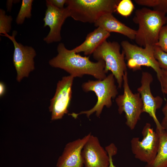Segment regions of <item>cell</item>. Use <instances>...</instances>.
Instances as JSON below:
<instances>
[{
	"label": "cell",
	"instance_id": "7a4b0ae2",
	"mask_svg": "<svg viewBox=\"0 0 167 167\" xmlns=\"http://www.w3.org/2000/svg\"><path fill=\"white\" fill-rule=\"evenodd\" d=\"M138 25L135 40L140 46L155 45L157 42L160 31L166 24L165 13L143 7L137 10L133 19Z\"/></svg>",
	"mask_w": 167,
	"mask_h": 167
},
{
	"label": "cell",
	"instance_id": "5bb4252c",
	"mask_svg": "<svg viewBox=\"0 0 167 167\" xmlns=\"http://www.w3.org/2000/svg\"><path fill=\"white\" fill-rule=\"evenodd\" d=\"M91 134L90 133L81 138L67 143L58 158L56 167H83L81 152Z\"/></svg>",
	"mask_w": 167,
	"mask_h": 167
},
{
	"label": "cell",
	"instance_id": "ffe728a7",
	"mask_svg": "<svg viewBox=\"0 0 167 167\" xmlns=\"http://www.w3.org/2000/svg\"><path fill=\"white\" fill-rule=\"evenodd\" d=\"M12 18L11 16L6 14L5 11L0 9V34L3 36L8 34L11 28Z\"/></svg>",
	"mask_w": 167,
	"mask_h": 167
},
{
	"label": "cell",
	"instance_id": "ac0fdd59",
	"mask_svg": "<svg viewBox=\"0 0 167 167\" xmlns=\"http://www.w3.org/2000/svg\"><path fill=\"white\" fill-rule=\"evenodd\" d=\"M33 1V0L22 1L21 7L15 20L17 24H21L24 23L26 18H31Z\"/></svg>",
	"mask_w": 167,
	"mask_h": 167
},
{
	"label": "cell",
	"instance_id": "9c48e42d",
	"mask_svg": "<svg viewBox=\"0 0 167 167\" xmlns=\"http://www.w3.org/2000/svg\"><path fill=\"white\" fill-rule=\"evenodd\" d=\"M17 34V31H14L11 36L6 34L2 36L8 38L13 44V63L17 73L16 80L19 82L24 78L28 77L34 70V59L36 52L32 47L18 42L15 38Z\"/></svg>",
	"mask_w": 167,
	"mask_h": 167
},
{
	"label": "cell",
	"instance_id": "7402d4cb",
	"mask_svg": "<svg viewBox=\"0 0 167 167\" xmlns=\"http://www.w3.org/2000/svg\"><path fill=\"white\" fill-rule=\"evenodd\" d=\"M154 55L161 69L167 71V53L162 51L158 46H154Z\"/></svg>",
	"mask_w": 167,
	"mask_h": 167
},
{
	"label": "cell",
	"instance_id": "484cf974",
	"mask_svg": "<svg viewBox=\"0 0 167 167\" xmlns=\"http://www.w3.org/2000/svg\"><path fill=\"white\" fill-rule=\"evenodd\" d=\"M50 2L56 7L62 9L64 8V5L66 4L67 0H49Z\"/></svg>",
	"mask_w": 167,
	"mask_h": 167
},
{
	"label": "cell",
	"instance_id": "277c9868",
	"mask_svg": "<svg viewBox=\"0 0 167 167\" xmlns=\"http://www.w3.org/2000/svg\"><path fill=\"white\" fill-rule=\"evenodd\" d=\"M82 87L85 92H94L97 97V100L95 106L89 110L82 111L77 113H73L69 114L75 119L82 114H86L89 118L95 112L96 116L99 117L104 107L109 108L112 105V99L115 98L118 94L117 88L115 84V78L112 73L102 80H88L84 83Z\"/></svg>",
	"mask_w": 167,
	"mask_h": 167
},
{
	"label": "cell",
	"instance_id": "30bf717a",
	"mask_svg": "<svg viewBox=\"0 0 167 167\" xmlns=\"http://www.w3.org/2000/svg\"><path fill=\"white\" fill-rule=\"evenodd\" d=\"M74 79L70 75L63 77L58 81L55 95L50 100L49 107L51 113V120L61 119L68 113L71 99Z\"/></svg>",
	"mask_w": 167,
	"mask_h": 167
},
{
	"label": "cell",
	"instance_id": "4fadbf2b",
	"mask_svg": "<svg viewBox=\"0 0 167 167\" xmlns=\"http://www.w3.org/2000/svg\"><path fill=\"white\" fill-rule=\"evenodd\" d=\"M84 167H108L109 158L98 138L91 135L81 152Z\"/></svg>",
	"mask_w": 167,
	"mask_h": 167
},
{
	"label": "cell",
	"instance_id": "5b68a950",
	"mask_svg": "<svg viewBox=\"0 0 167 167\" xmlns=\"http://www.w3.org/2000/svg\"><path fill=\"white\" fill-rule=\"evenodd\" d=\"M120 45L117 42H103L93 53V57L97 61L102 60L105 63V71H110L116 80L118 87L121 88L123 76L127 71V65L124 52H120Z\"/></svg>",
	"mask_w": 167,
	"mask_h": 167
},
{
	"label": "cell",
	"instance_id": "52a82bcc",
	"mask_svg": "<svg viewBox=\"0 0 167 167\" xmlns=\"http://www.w3.org/2000/svg\"><path fill=\"white\" fill-rule=\"evenodd\" d=\"M123 93L115 99L119 114L125 113L126 124L131 129L135 127L143 113V103L140 94L134 93L131 89L128 83L127 71L123 76Z\"/></svg>",
	"mask_w": 167,
	"mask_h": 167
},
{
	"label": "cell",
	"instance_id": "3957f363",
	"mask_svg": "<svg viewBox=\"0 0 167 167\" xmlns=\"http://www.w3.org/2000/svg\"><path fill=\"white\" fill-rule=\"evenodd\" d=\"M120 0H67L70 17L84 23H94L102 15L116 11Z\"/></svg>",
	"mask_w": 167,
	"mask_h": 167
},
{
	"label": "cell",
	"instance_id": "7c38bea8",
	"mask_svg": "<svg viewBox=\"0 0 167 167\" xmlns=\"http://www.w3.org/2000/svg\"><path fill=\"white\" fill-rule=\"evenodd\" d=\"M46 5L47 9L43 19L44 27H49L50 31L43 40L48 44L60 41L62 27L66 19L70 17L68 11L66 7L62 9L56 7L49 0L46 1Z\"/></svg>",
	"mask_w": 167,
	"mask_h": 167
},
{
	"label": "cell",
	"instance_id": "e0dca14e",
	"mask_svg": "<svg viewBox=\"0 0 167 167\" xmlns=\"http://www.w3.org/2000/svg\"><path fill=\"white\" fill-rule=\"evenodd\" d=\"M159 139L158 148L156 156L145 167H167V132L163 129L156 131Z\"/></svg>",
	"mask_w": 167,
	"mask_h": 167
},
{
	"label": "cell",
	"instance_id": "4316f807",
	"mask_svg": "<svg viewBox=\"0 0 167 167\" xmlns=\"http://www.w3.org/2000/svg\"><path fill=\"white\" fill-rule=\"evenodd\" d=\"M19 1L7 0L6 3V7L8 11H10L11 9L13 3L15 2H19Z\"/></svg>",
	"mask_w": 167,
	"mask_h": 167
},
{
	"label": "cell",
	"instance_id": "44dd1931",
	"mask_svg": "<svg viewBox=\"0 0 167 167\" xmlns=\"http://www.w3.org/2000/svg\"><path fill=\"white\" fill-rule=\"evenodd\" d=\"M134 9V6L131 0H122L118 4L116 11L121 15L124 16H129Z\"/></svg>",
	"mask_w": 167,
	"mask_h": 167
},
{
	"label": "cell",
	"instance_id": "8fae6325",
	"mask_svg": "<svg viewBox=\"0 0 167 167\" xmlns=\"http://www.w3.org/2000/svg\"><path fill=\"white\" fill-rule=\"evenodd\" d=\"M153 80V77L147 72L142 73L141 86L137 90L140 95L143 103V112L148 113L152 118L156 126V129H163L156 116V110L161 107L163 99L159 96L154 97L151 91L150 85Z\"/></svg>",
	"mask_w": 167,
	"mask_h": 167
},
{
	"label": "cell",
	"instance_id": "d6986e66",
	"mask_svg": "<svg viewBox=\"0 0 167 167\" xmlns=\"http://www.w3.org/2000/svg\"><path fill=\"white\" fill-rule=\"evenodd\" d=\"M137 4L151 7L154 10L167 13V0H135Z\"/></svg>",
	"mask_w": 167,
	"mask_h": 167
},
{
	"label": "cell",
	"instance_id": "83f0119b",
	"mask_svg": "<svg viewBox=\"0 0 167 167\" xmlns=\"http://www.w3.org/2000/svg\"><path fill=\"white\" fill-rule=\"evenodd\" d=\"M6 90L5 86L4 84L2 82L0 83V96H2L4 94Z\"/></svg>",
	"mask_w": 167,
	"mask_h": 167
},
{
	"label": "cell",
	"instance_id": "603a6c76",
	"mask_svg": "<svg viewBox=\"0 0 167 167\" xmlns=\"http://www.w3.org/2000/svg\"><path fill=\"white\" fill-rule=\"evenodd\" d=\"M162 51L167 53V25L161 28L159 33L158 40L155 45Z\"/></svg>",
	"mask_w": 167,
	"mask_h": 167
},
{
	"label": "cell",
	"instance_id": "2e32d148",
	"mask_svg": "<svg viewBox=\"0 0 167 167\" xmlns=\"http://www.w3.org/2000/svg\"><path fill=\"white\" fill-rule=\"evenodd\" d=\"M110 35V33L98 27L88 34L82 44L72 50L76 53L83 52L86 55L91 54Z\"/></svg>",
	"mask_w": 167,
	"mask_h": 167
},
{
	"label": "cell",
	"instance_id": "4dcf8cb0",
	"mask_svg": "<svg viewBox=\"0 0 167 167\" xmlns=\"http://www.w3.org/2000/svg\"><path fill=\"white\" fill-rule=\"evenodd\" d=\"M166 24L167 25V22H166Z\"/></svg>",
	"mask_w": 167,
	"mask_h": 167
},
{
	"label": "cell",
	"instance_id": "f1b7e54d",
	"mask_svg": "<svg viewBox=\"0 0 167 167\" xmlns=\"http://www.w3.org/2000/svg\"><path fill=\"white\" fill-rule=\"evenodd\" d=\"M161 123L163 129L167 132V118H164Z\"/></svg>",
	"mask_w": 167,
	"mask_h": 167
},
{
	"label": "cell",
	"instance_id": "8992f818",
	"mask_svg": "<svg viewBox=\"0 0 167 167\" xmlns=\"http://www.w3.org/2000/svg\"><path fill=\"white\" fill-rule=\"evenodd\" d=\"M121 45L127 61V66L129 69L135 71L141 70L142 66L150 67L156 72L159 79L162 70L154 57V45H147L143 48L127 41H122Z\"/></svg>",
	"mask_w": 167,
	"mask_h": 167
},
{
	"label": "cell",
	"instance_id": "f546056e",
	"mask_svg": "<svg viewBox=\"0 0 167 167\" xmlns=\"http://www.w3.org/2000/svg\"><path fill=\"white\" fill-rule=\"evenodd\" d=\"M162 111L164 115V118H167V99L164 106L162 109Z\"/></svg>",
	"mask_w": 167,
	"mask_h": 167
},
{
	"label": "cell",
	"instance_id": "6da1fadb",
	"mask_svg": "<svg viewBox=\"0 0 167 167\" xmlns=\"http://www.w3.org/2000/svg\"><path fill=\"white\" fill-rule=\"evenodd\" d=\"M57 50V55L49 62L51 66L62 69L74 78L81 77L84 75H91L100 80L106 77L104 61L92 62L89 57L82 56L72 49H68L62 43L58 45Z\"/></svg>",
	"mask_w": 167,
	"mask_h": 167
},
{
	"label": "cell",
	"instance_id": "d4e9b609",
	"mask_svg": "<svg viewBox=\"0 0 167 167\" xmlns=\"http://www.w3.org/2000/svg\"><path fill=\"white\" fill-rule=\"evenodd\" d=\"M162 70L161 74L158 80L160 83L162 92L167 94V71Z\"/></svg>",
	"mask_w": 167,
	"mask_h": 167
},
{
	"label": "cell",
	"instance_id": "9a60e30c",
	"mask_svg": "<svg viewBox=\"0 0 167 167\" xmlns=\"http://www.w3.org/2000/svg\"><path fill=\"white\" fill-rule=\"evenodd\" d=\"M96 27H101L107 32L121 34L131 40H135L136 30L122 23L112 13L102 15L94 24Z\"/></svg>",
	"mask_w": 167,
	"mask_h": 167
},
{
	"label": "cell",
	"instance_id": "cb8c5ba5",
	"mask_svg": "<svg viewBox=\"0 0 167 167\" xmlns=\"http://www.w3.org/2000/svg\"><path fill=\"white\" fill-rule=\"evenodd\" d=\"M109 158V165L108 167H116L114 164L113 156L117 153V149L115 145L113 143L110 144L105 148Z\"/></svg>",
	"mask_w": 167,
	"mask_h": 167
},
{
	"label": "cell",
	"instance_id": "ba28073f",
	"mask_svg": "<svg viewBox=\"0 0 167 167\" xmlns=\"http://www.w3.org/2000/svg\"><path fill=\"white\" fill-rule=\"evenodd\" d=\"M142 134L141 140L136 137L131 139V149L135 158L148 164L152 161L156 156L159 146V136L148 123H146L143 126Z\"/></svg>",
	"mask_w": 167,
	"mask_h": 167
}]
</instances>
